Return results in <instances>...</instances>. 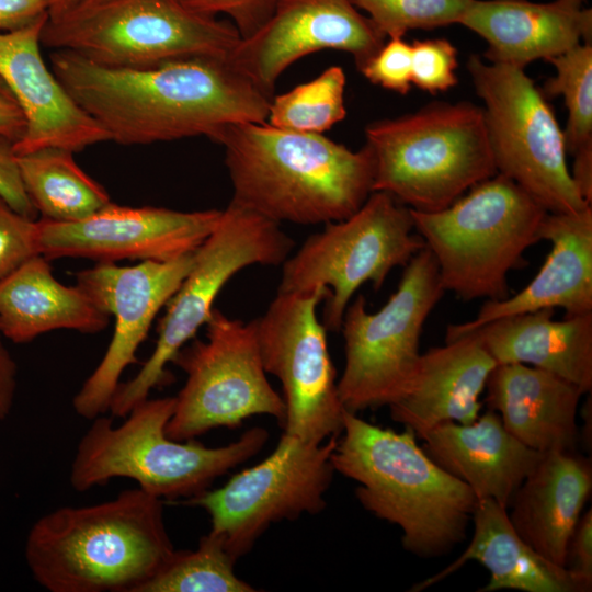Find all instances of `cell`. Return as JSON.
Returning a JSON list of instances; mask_svg holds the SVG:
<instances>
[{"label": "cell", "instance_id": "obj_37", "mask_svg": "<svg viewBox=\"0 0 592 592\" xmlns=\"http://www.w3.org/2000/svg\"><path fill=\"white\" fill-rule=\"evenodd\" d=\"M191 9L209 15H228L241 39L253 35L271 16L278 0H181Z\"/></svg>", "mask_w": 592, "mask_h": 592}, {"label": "cell", "instance_id": "obj_38", "mask_svg": "<svg viewBox=\"0 0 592 592\" xmlns=\"http://www.w3.org/2000/svg\"><path fill=\"white\" fill-rule=\"evenodd\" d=\"M14 144L0 134V197L18 213L34 219L37 212L25 192Z\"/></svg>", "mask_w": 592, "mask_h": 592}, {"label": "cell", "instance_id": "obj_23", "mask_svg": "<svg viewBox=\"0 0 592 592\" xmlns=\"http://www.w3.org/2000/svg\"><path fill=\"white\" fill-rule=\"evenodd\" d=\"M421 440L429 457L465 482L477 500L491 499L505 509L544 454L509 433L490 409L469 424L443 422Z\"/></svg>", "mask_w": 592, "mask_h": 592}, {"label": "cell", "instance_id": "obj_4", "mask_svg": "<svg viewBox=\"0 0 592 592\" xmlns=\"http://www.w3.org/2000/svg\"><path fill=\"white\" fill-rule=\"evenodd\" d=\"M340 435L334 471L358 483L365 510L401 530L406 550L437 557L464 540L478 500L429 457L411 430L395 432L345 410Z\"/></svg>", "mask_w": 592, "mask_h": 592}, {"label": "cell", "instance_id": "obj_34", "mask_svg": "<svg viewBox=\"0 0 592 592\" xmlns=\"http://www.w3.org/2000/svg\"><path fill=\"white\" fill-rule=\"evenodd\" d=\"M411 82L432 94L457 84V49L445 38L414 41L411 44Z\"/></svg>", "mask_w": 592, "mask_h": 592}, {"label": "cell", "instance_id": "obj_9", "mask_svg": "<svg viewBox=\"0 0 592 592\" xmlns=\"http://www.w3.org/2000/svg\"><path fill=\"white\" fill-rule=\"evenodd\" d=\"M293 247L280 224L229 203L215 229L195 250L191 270L167 303L153 352L132 379L119 383L109 412L124 418L166 382L167 365L207 322L217 295L236 273L254 264H283Z\"/></svg>", "mask_w": 592, "mask_h": 592}, {"label": "cell", "instance_id": "obj_5", "mask_svg": "<svg viewBox=\"0 0 592 592\" xmlns=\"http://www.w3.org/2000/svg\"><path fill=\"white\" fill-rule=\"evenodd\" d=\"M174 405L175 397L147 398L117 426L104 414L91 420L70 465L72 489L86 492L113 478H129L161 500L189 499L258 454L267 441V431L259 426L218 447L173 440L166 428Z\"/></svg>", "mask_w": 592, "mask_h": 592}, {"label": "cell", "instance_id": "obj_20", "mask_svg": "<svg viewBox=\"0 0 592 592\" xmlns=\"http://www.w3.org/2000/svg\"><path fill=\"white\" fill-rule=\"evenodd\" d=\"M539 237L551 242V250L537 275L513 296L486 300L473 320L448 325L445 340L502 317L544 308H562L566 317L592 312V207L547 213Z\"/></svg>", "mask_w": 592, "mask_h": 592}, {"label": "cell", "instance_id": "obj_16", "mask_svg": "<svg viewBox=\"0 0 592 592\" xmlns=\"http://www.w3.org/2000/svg\"><path fill=\"white\" fill-rule=\"evenodd\" d=\"M194 252L170 261H141L133 266L102 262L76 274L77 285L115 319L114 333L102 360L72 399L78 415L93 420L109 412L122 374L136 362V353L155 317L191 270Z\"/></svg>", "mask_w": 592, "mask_h": 592}, {"label": "cell", "instance_id": "obj_39", "mask_svg": "<svg viewBox=\"0 0 592 592\" xmlns=\"http://www.w3.org/2000/svg\"><path fill=\"white\" fill-rule=\"evenodd\" d=\"M566 568L592 585V510L580 516L568 543Z\"/></svg>", "mask_w": 592, "mask_h": 592}, {"label": "cell", "instance_id": "obj_22", "mask_svg": "<svg viewBox=\"0 0 592 592\" xmlns=\"http://www.w3.org/2000/svg\"><path fill=\"white\" fill-rule=\"evenodd\" d=\"M582 0H471L459 24L488 43L490 62L524 69L583 42H592V12Z\"/></svg>", "mask_w": 592, "mask_h": 592}, {"label": "cell", "instance_id": "obj_21", "mask_svg": "<svg viewBox=\"0 0 592 592\" xmlns=\"http://www.w3.org/2000/svg\"><path fill=\"white\" fill-rule=\"evenodd\" d=\"M497 362L474 333L445 340L421 353L406 394L389 406L394 421L422 439L436 425L469 424L479 417L480 395Z\"/></svg>", "mask_w": 592, "mask_h": 592}, {"label": "cell", "instance_id": "obj_32", "mask_svg": "<svg viewBox=\"0 0 592 592\" xmlns=\"http://www.w3.org/2000/svg\"><path fill=\"white\" fill-rule=\"evenodd\" d=\"M547 61L555 66L556 76L545 83L543 93L563 96L566 150L572 156L592 151V42H581Z\"/></svg>", "mask_w": 592, "mask_h": 592}, {"label": "cell", "instance_id": "obj_11", "mask_svg": "<svg viewBox=\"0 0 592 592\" xmlns=\"http://www.w3.org/2000/svg\"><path fill=\"white\" fill-rule=\"evenodd\" d=\"M413 230L411 209L390 194L374 191L355 213L325 224L284 261L277 292L328 289L323 326L339 331L346 307L364 283L379 289L392 269L405 267L425 247Z\"/></svg>", "mask_w": 592, "mask_h": 592}, {"label": "cell", "instance_id": "obj_2", "mask_svg": "<svg viewBox=\"0 0 592 592\" xmlns=\"http://www.w3.org/2000/svg\"><path fill=\"white\" fill-rule=\"evenodd\" d=\"M225 152L230 203L274 223L303 226L348 218L373 192L374 158L322 134L231 123L209 138Z\"/></svg>", "mask_w": 592, "mask_h": 592}, {"label": "cell", "instance_id": "obj_7", "mask_svg": "<svg viewBox=\"0 0 592 592\" xmlns=\"http://www.w3.org/2000/svg\"><path fill=\"white\" fill-rule=\"evenodd\" d=\"M547 213L499 173L442 210L411 209L414 230L435 260L444 291L463 300L509 296L508 274L540 240Z\"/></svg>", "mask_w": 592, "mask_h": 592}, {"label": "cell", "instance_id": "obj_10", "mask_svg": "<svg viewBox=\"0 0 592 592\" xmlns=\"http://www.w3.org/2000/svg\"><path fill=\"white\" fill-rule=\"evenodd\" d=\"M444 293L435 260L424 247L378 311L367 310L363 295L349 304L340 329L345 364L338 382L348 411L389 407L406 394L418 371L423 326Z\"/></svg>", "mask_w": 592, "mask_h": 592}, {"label": "cell", "instance_id": "obj_6", "mask_svg": "<svg viewBox=\"0 0 592 592\" xmlns=\"http://www.w3.org/2000/svg\"><path fill=\"white\" fill-rule=\"evenodd\" d=\"M374 158L373 192L409 208L442 210L497 174L483 109L436 103L365 129Z\"/></svg>", "mask_w": 592, "mask_h": 592}, {"label": "cell", "instance_id": "obj_35", "mask_svg": "<svg viewBox=\"0 0 592 592\" xmlns=\"http://www.w3.org/2000/svg\"><path fill=\"white\" fill-rule=\"evenodd\" d=\"M37 254V220L18 213L0 197V282Z\"/></svg>", "mask_w": 592, "mask_h": 592}, {"label": "cell", "instance_id": "obj_31", "mask_svg": "<svg viewBox=\"0 0 592 592\" xmlns=\"http://www.w3.org/2000/svg\"><path fill=\"white\" fill-rule=\"evenodd\" d=\"M345 73L339 66L325 69L315 79L274 95L269 124L299 133L322 134L344 119Z\"/></svg>", "mask_w": 592, "mask_h": 592}, {"label": "cell", "instance_id": "obj_19", "mask_svg": "<svg viewBox=\"0 0 592 592\" xmlns=\"http://www.w3.org/2000/svg\"><path fill=\"white\" fill-rule=\"evenodd\" d=\"M48 14L13 31L0 32V78L25 118L16 155L47 147L72 152L110 140L105 129L66 91L41 53Z\"/></svg>", "mask_w": 592, "mask_h": 592}, {"label": "cell", "instance_id": "obj_3", "mask_svg": "<svg viewBox=\"0 0 592 592\" xmlns=\"http://www.w3.org/2000/svg\"><path fill=\"white\" fill-rule=\"evenodd\" d=\"M174 550L163 500L136 487L42 515L27 533L24 556L49 592H137Z\"/></svg>", "mask_w": 592, "mask_h": 592}, {"label": "cell", "instance_id": "obj_44", "mask_svg": "<svg viewBox=\"0 0 592 592\" xmlns=\"http://www.w3.org/2000/svg\"><path fill=\"white\" fill-rule=\"evenodd\" d=\"M102 1H105V0H69V2H68L65 10H67L69 8H72V7H87V5L100 3ZM65 10H62V11H65Z\"/></svg>", "mask_w": 592, "mask_h": 592}, {"label": "cell", "instance_id": "obj_8", "mask_svg": "<svg viewBox=\"0 0 592 592\" xmlns=\"http://www.w3.org/2000/svg\"><path fill=\"white\" fill-rule=\"evenodd\" d=\"M241 37L230 21L181 0H105L48 15L41 43L96 64L147 69L191 58H228Z\"/></svg>", "mask_w": 592, "mask_h": 592}, {"label": "cell", "instance_id": "obj_1", "mask_svg": "<svg viewBox=\"0 0 592 592\" xmlns=\"http://www.w3.org/2000/svg\"><path fill=\"white\" fill-rule=\"evenodd\" d=\"M49 59L66 91L121 145L210 138L227 124L267 119L272 98L228 58L147 69L106 67L70 50Z\"/></svg>", "mask_w": 592, "mask_h": 592}, {"label": "cell", "instance_id": "obj_29", "mask_svg": "<svg viewBox=\"0 0 592 592\" xmlns=\"http://www.w3.org/2000/svg\"><path fill=\"white\" fill-rule=\"evenodd\" d=\"M73 153L47 147L18 155L25 192L44 219L77 221L112 203L105 189L78 166Z\"/></svg>", "mask_w": 592, "mask_h": 592}, {"label": "cell", "instance_id": "obj_17", "mask_svg": "<svg viewBox=\"0 0 592 592\" xmlns=\"http://www.w3.org/2000/svg\"><path fill=\"white\" fill-rule=\"evenodd\" d=\"M221 210L180 212L113 203L77 221L37 220L38 253L46 259L170 261L194 252L217 226Z\"/></svg>", "mask_w": 592, "mask_h": 592}, {"label": "cell", "instance_id": "obj_18", "mask_svg": "<svg viewBox=\"0 0 592 592\" xmlns=\"http://www.w3.org/2000/svg\"><path fill=\"white\" fill-rule=\"evenodd\" d=\"M386 41L350 0H278L269 20L240 39L229 61L273 98L277 79L300 58L342 50L361 71Z\"/></svg>", "mask_w": 592, "mask_h": 592}, {"label": "cell", "instance_id": "obj_12", "mask_svg": "<svg viewBox=\"0 0 592 592\" xmlns=\"http://www.w3.org/2000/svg\"><path fill=\"white\" fill-rule=\"evenodd\" d=\"M485 102V117L497 173L515 182L548 213L580 212L588 204L566 161V143L544 93L524 69L485 62L467 64Z\"/></svg>", "mask_w": 592, "mask_h": 592}, {"label": "cell", "instance_id": "obj_40", "mask_svg": "<svg viewBox=\"0 0 592 592\" xmlns=\"http://www.w3.org/2000/svg\"><path fill=\"white\" fill-rule=\"evenodd\" d=\"M52 0H0V32L26 26L47 15Z\"/></svg>", "mask_w": 592, "mask_h": 592}, {"label": "cell", "instance_id": "obj_25", "mask_svg": "<svg viewBox=\"0 0 592 592\" xmlns=\"http://www.w3.org/2000/svg\"><path fill=\"white\" fill-rule=\"evenodd\" d=\"M592 492V463L577 451L544 453L508 509L516 533L539 555L566 567L567 547Z\"/></svg>", "mask_w": 592, "mask_h": 592}, {"label": "cell", "instance_id": "obj_27", "mask_svg": "<svg viewBox=\"0 0 592 592\" xmlns=\"http://www.w3.org/2000/svg\"><path fill=\"white\" fill-rule=\"evenodd\" d=\"M553 317L554 309L544 308L502 317L468 332L477 337L497 364L534 366L577 385L584 395L590 394L592 312L563 320Z\"/></svg>", "mask_w": 592, "mask_h": 592}, {"label": "cell", "instance_id": "obj_43", "mask_svg": "<svg viewBox=\"0 0 592 592\" xmlns=\"http://www.w3.org/2000/svg\"><path fill=\"white\" fill-rule=\"evenodd\" d=\"M69 0H52V5L49 9V15H55L60 13L62 10L66 9Z\"/></svg>", "mask_w": 592, "mask_h": 592}, {"label": "cell", "instance_id": "obj_15", "mask_svg": "<svg viewBox=\"0 0 592 592\" xmlns=\"http://www.w3.org/2000/svg\"><path fill=\"white\" fill-rule=\"evenodd\" d=\"M328 289L280 293L258 319L257 335L263 367L282 385L284 433L322 443L339 436L345 408L329 354L326 328L317 307Z\"/></svg>", "mask_w": 592, "mask_h": 592}, {"label": "cell", "instance_id": "obj_33", "mask_svg": "<svg viewBox=\"0 0 592 592\" xmlns=\"http://www.w3.org/2000/svg\"><path fill=\"white\" fill-rule=\"evenodd\" d=\"M386 38L458 23L471 0H350Z\"/></svg>", "mask_w": 592, "mask_h": 592}, {"label": "cell", "instance_id": "obj_24", "mask_svg": "<svg viewBox=\"0 0 592 592\" xmlns=\"http://www.w3.org/2000/svg\"><path fill=\"white\" fill-rule=\"evenodd\" d=\"M486 403L505 430L539 453L577 451L579 402L584 392L547 371L520 364H498L487 385Z\"/></svg>", "mask_w": 592, "mask_h": 592}, {"label": "cell", "instance_id": "obj_36", "mask_svg": "<svg viewBox=\"0 0 592 592\" xmlns=\"http://www.w3.org/2000/svg\"><path fill=\"white\" fill-rule=\"evenodd\" d=\"M373 84L406 94L411 88V44L402 37L388 38L361 70Z\"/></svg>", "mask_w": 592, "mask_h": 592}, {"label": "cell", "instance_id": "obj_26", "mask_svg": "<svg viewBox=\"0 0 592 592\" xmlns=\"http://www.w3.org/2000/svg\"><path fill=\"white\" fill-rule=\"evenodd\" d=\"M471 521L474 535L467 548L440 572L414 584L421 592L458 571L474 560L490 573L478 592L517 590L524 592H590L592 585L566 567L556 565L535 551L514 530L508 509L491 499L476 503Z\"/></svg>", "mask_w": 592, "mask_h": 592}, {"label": "cell", "instance_id": "obj_14", "mask_svg": "<svg viewBox=\"0 0 592 592\" xmlns=\"http://www.w3.org/2000/svg\"><path fill=\"white\" fill-rule=\"evenodd\" d=\"M338 437L310 443L284 433L262 462L234 475L223 487L206 489L182 503L208 513L209 533L237 560L272 523L323 510Z\"/></svg>", "mask_w": 592, "mask_h": 592}, {"label": "cell", "instance_id": "obj_28", "mask_svg": "<svg viewBox=\"0 0 592 592\" xmlns=\"http://www.w3.org/2000/svg\"><path fill=\"white\" fill-rule=\"evenodd\" d=\"M109 318L79 285L57 281L42 254L0 282V331L15 343L61 329L98 333L107 327Z\"/></svg>", "mask_w": 592, "mask_h": 592}, {"label": "cell", "instance_id": "obj_13", "mask_svg": "<svg viewBox=\"0 0 592 592\" xmlns=\"http://www.w3.org/2000/svg\"><path fill=\"white\" fill-rule=\"evenodd\" d=\"M205 326L206 340L184 345L172 361L186 380L175 396L168 436L194 440L215 428H236L257 414L283 424L285 405L267 380L255 320L231 319L214 308Z\"/></svg>", "mask_w": 592, "mask_h": 592}, {"label": "cell", "instance_id": "obj_30", "mask_svg": "<svg viewBox=\"0 0 592 592\" xmlns=\"http://www.w3.org/2000/svg\"><path fill=\"white\" fill-rule=\"evenodd\" d=\"M236 560L223 540L208 532L194 550H174L137 592H252L234 570Z\"/></svg>", "mask_w": 592, "mask_h": 592}, {"label": "cell", "instance_id": "obj_42", "mask_svg": "<svg viewBox=\"0 0 592 592\" xmlns=\"http://www.w3.org/2000/svg\"><path fill=\"white\" fill-rule=\"evenodd\" d=\"M25 126L22 110L0 78V134L16 143L23 136Z\"/></svg>", "mask_w": 592, "mask_h": 592}, {"label": "cell", "instance_id": "obj_41", "mask_svg": "<svg viewBox=\"0 0 592 592\" xmlns=\"http://www.w3.org/2000/svg\"><path fill=\"white\" fill-rule=\"evenodd\" d=\"M3 339L4 337L0 331V422L11 412L18 385L16 363L7 349Z\"/></svg>", "mask_w": 592, "mask_h": 592}]
</instances>
